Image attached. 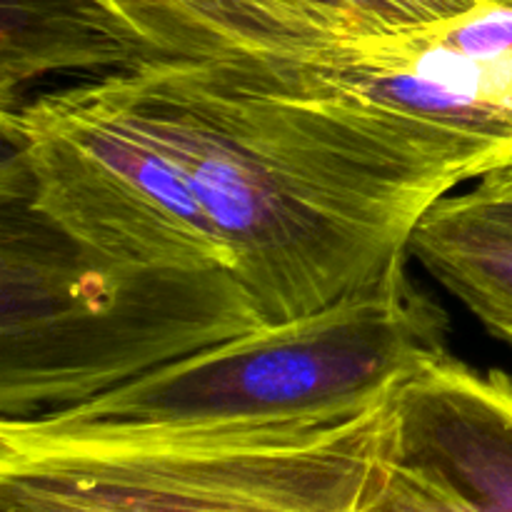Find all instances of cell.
Segmentation results:
<instances>
[{
  "mask_svg": "<svg viewBox=\"0 0 512 512\" xmlns=\"http://www.w3.org/2000/svg\"><path fill=\"white\" fill-rule=\"evenodd\" d=\"M318 60V58H315ZM313 60H148L103 73L178 163L265 325L318 313L388 273L478 158L363 103Z\"/></svg>",
  "mask_w": 512,
  "mask_h": 512,
  "instance_id": "6da1fadb",
  "label": "cell"
},
{
  "mask_svg": "<svg viewBox=\"0 0 512 512\" xmlns=\"http://www.w3.org/2000/svg\"><path fill=\"white\" fill-rule=\"evenodd\" d=\"M5 228L160 363L265 328L193 185L105 75L3 108Z\"/></svg>",
  "mask_w": 512,
  "mask_h": 512,
  "instance_id": "7a4b0ae2",
  "label": "cell"
},
{
  "mask_svg": "<svg viewBox=\"0 0 512 512\" xmlns=\"http://www.w3.org/2000/svg\"><path fill=\"white\" fill-rule=\"evenodd\" d=\"M383 408L143 430L3 418L0 512H365Z\"/></svg>",
  "mask_w": 512,
  "mask_h": 512,
  "instance_id": "3957f363",
  "label": "cell"
},
{
  "mask_svg": "<svg viewBox=\"0 0 512 512\" xmlns=\"http://www.w3.org/2000/svg\"><path fill=\"white\" fill-rule=\"evenodd\" d=\"M448 318L405 258L318 313L220 340L85 403L35 413L58 428L143 430L345 418L385 403L445 353Z\"/></svg>",
  "mask_w": 512,
  "mask_h": 512,
  "instance_id": "277c9868",
  "label": "cell"
},
{
  "mask_svg": "<svg viewBox=\"0 0 512 512\" xmlns=\"http://www.w3.org/2000/svg\"><path fill=\"white\" fill-rule=\"evenodd\" d=\"M310 70L470 150L483 178L512 168V5L480 3L430 28L348 38Z\"/></svg>",
  "mask_w": 512,
  "mask_h": 512,
  "instance_id": "5b68a950",
  "label": "cell"
},
{
  "mask_svg": "<svg viewBox=\"0 0 512 512\" xmlns=\"http://www.w3.org/2000/svg\"><path fill=\"white\" fill-rule=\"evenodd\" d=\"M365 512H512L508 375L443 353L400 380Z\"/></svg>",
  "mask_w": 512,
  "mask_h": 512,
  "instance_id": "8992f818",
  "label": "cell"
},
{
  "mask_svg": "<svg viewBox=\"0 0 512 512\" xmlns=\"http://www.w3.org/2000/svg\"><path fill=\"white\" fill-rule=\"evenodd\" d=\"M148 60L325 58L348 35L295 0H80Z\"/></svg>",
  "mask_w": 512,
  "mask_h": 512,
  "instance_id": "52a82bcc",
  "label": "cell"
},
{
  "mask_svg": "<svg viewBox=\"0 0 512 512\" xmlns=\"http://www.w3.org/2000/svg\"><path fill=\"white\" fill-rule=\"evenodd\" d=\"M408 250L495 338L512 345L510 233L470 215L455 195H445L423 215Z\"/></svg>",
  "mask_w": 512,
  "mask_h": 512,
  "instance_id": "ba28073f",
  "label": "cell"
},
{
  "mask_svg": "<svg viewBox=\"0 0 512 512\" xmlns=\"http://www.w3.org/2000/svg\"><path fill=\"white\" fill-rule=\"evenodd\" d=\"M485 0H315L350 38H378L430 28L470 13Z\"/></svg>",
  "mask_w": 512,
  "mask_h": 512,
  "instance_id": "9c48e42d",
  "label": "cell"
},
{
  "mask_svg": "<svg viewBox=\"0 0 512 512\" xmlns=\"http://www.w3.org/2000/svg\"><path fill=\"white\" fill-rule=\"evenodd\" d=\"M455 200L470 215H475V218L485 220L493 228L505 230V233L512 235V190L475 185L468 193L455 195Z\"/></svg>",
  "mask_w": 512,
  "mask_h": 512,
  "instance_id": "30bf717a",
  "label": "cell"
},
{
  "mask_svg": "<svg viewBox=\"0 0 512 512\" xmlns=\"http://www.w3.org/2000/svg\"><path fill=\"white\" fill-rule=\"evenodd\" d=\"M478 185H488V188H498V190H512V168L485 175L483 180H478Z\"/></svg>",
  "mask_w": 512,
  "mask_h": 512,
  "instance_id": "8fae6325",
  "label": "cell"
},
{
  "mask_svg": "<svg viewBox=\"0 0 512 512\" xmlns=\"http://www.w3.org/2000/svg\"><path fill=\"white\" fill-rule=\"evenodd\" d=\"M295 3L305 5V8L315 10V13H320V15H323V18H328V15H325V13H323V10H320V8H318V5H315V0H295ZM328 20H333V18H328ZM333 23H335V20H333ZM335 25H338V23H335ZM338 28H340V25H338ZM340 30H343V28H340ZM343 33H345V30H343ZM345 35H348V33H345ZM348 38H350V35H348Z\"/></svg>",
  "mask_w": 512,
  "mask_h": 512,
  "instance_id": "7c38bea8",
  "label": "cell"
},
{
  "mask_svg": "<svg viewBox=\"0 0 512 512\" xmlns=\"http://www.w3.org/2000/svg\"><path fill=\"white\" fill-rule=\"evenodd\" d=\"M485 3H498V5H512V0H485Z\"/></svg>",
  "mask_w": 512,
  "mask_h": 512,
  "instance_id": "4fadbf2b",
  "label": "cell"
}]
</instances>
